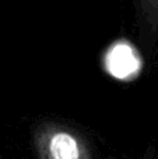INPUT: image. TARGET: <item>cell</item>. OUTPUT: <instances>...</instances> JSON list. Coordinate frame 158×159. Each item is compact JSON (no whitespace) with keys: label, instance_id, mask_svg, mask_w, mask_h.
I'll return each mask as SVG.
<instances>
[{"label":"cell","instance_id":"obj_1","mask_svg":"<svg viewBox=\"0 0 158 159\" xmlns=\"http://www.w3.org/2000/svg\"><path fill=\"white\" fill-rule=\"evenodd\" d=\"M34 141L39 159H92L83 135L60 123H42L36 129Z\"/></svg>","mask_w":158,"mask_h":159},{"label":"cell","instance_id":"obj_2","mask_svg":"<svg viewBox=\"0 0 158 159\" xmlns=\"http://www.w3.org/2000/svg\"><path fill=\"white\" fill-rule=\"evenodd\" d=\"M105 67L114 77L129 78L137 74L142 67V61L137 50L128 43V41H119L112 45L105 56Z\"/></svg>","mask_w":158,"mask_h":159}]
</instances>
